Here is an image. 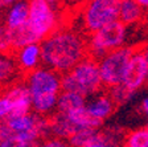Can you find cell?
Wrapping results in <instances>:
<instances>
[{"label":"cell","instance_id":"cell-1","mask_svg":"<svg viewBox=\"0 0 148 147\" xmlns=\"http://www.w3.org/2000/svg\"><path fill=\"white\" fill-rule=\"evenodd\" d=\"M87 56V39L69 28H61L41 41V60L64 74Z\"/></svg>","mask_w":148,"mask_h":147},{"label":"cell","instance_id":"cell-2","mask_svg":"<svg viewBox=\"0 0 148 147\" xmlns=\"http://www.w3.org/2000/svg\"><path fill=\"white\" fill-rule=\"evenodd\" d=\"M62 90L77 92L85 97L101 92L103 88L99 61L91 56L82 58L73 69L61 76Z\"/></svg>","mask_w":148,"mask_h":147},{"label":"cell","instance_id":"cell-3","mask_svg":"<svg viewBox=\"0 0 148 147\" xmlns=\"http://www.w3.org/2000/svg\"><path fill=\"white\" fill-rule=\"evenodd\" d=\"M127 40V25L116 19L105 27L89 33L87 37V56L102 58L106 53L123 46Z\"/></svg>","mask_w":148,"mask_h":147},{"label":"cell","instance_id":"cell-4","mask_svg":"<svg viewBox=\"0 0 148 147\" xmlns=\"http://www.w3.org/2000/svg\"><path fill=\"white\" fill-rule=\"evenodd\" d=\"M134 50H135V46L123 45L106 53L103 57L98 60L102 82L106 89L123 82L124 74L130 64V60L134 55Z\"/></svg>","mask_w":148,"mask_h":147},{"label":"cell","instance_id":"cell-5","mask_svg":"<svg viewBox=\"0 0 148 147\" xmlns=\"http://www.w3.org/2000/svg\"><path fill=\"white\" fill-rule=\"evenodd\" d=\"M28 24L38 40L42 41L60 28L58 8L52 6L48 0H29Z\"/></svg>","mask_w":148,"mask_h":147},{"label":"cell","instance_id":"cell-6","mask_svg":"<svg viewBox=\"0 0 148 147\" xmlns=\"http://www.w3.org/2000/svg\"><path fill=\"white\" fill-rule=\"evenodd\" d=\"M120 0H89L82 12L83 28L87 33L95 32L106 24L119 19Z\"/></svg>","mask_w":148,"mask_h":147},{"label":"cell","instance_id":"cell-7","mask_svg":"<svg viewBox=\"0 0 148 147\" xmlns=\"http://www.w3.org/2000/svg\"><path fill=\"white\" fill-rule=\"evenodd\" d=\"M24 76V80L29 88L32 97L45 94H60L62 90V74L49 66H37L36 69L28 72Z\"/></svg>","mask_w":148,"mask_h":147},{"label":"cell","instance_id":"cell-8","mask_svg":"<svg viewBox=\"0 0 148 147\" xmlns=\"http://www.w3.org/2000/svg\"><path fill=\"white\" fill-rule=\"evenodd\" d=\"M147 72L148 68L143 49L142 46H138V48H135L132 57L130 60V64L127 66L122 84H124L130 90L136 93L147 84Z\"/></svg>","mask_w":148,"mask_h":147},{"label":"cell","instance_id":"cell-9","mask_svg":"<svg viewBox=\"0 0 148 147\" xmlns=\"http://www.w3.org/2000/svg\"><path fill=\"white\" fill-rule=\"evenodd\" d=\"M116 104L111 98L108 92H98L90 95V99L86 101V109L94 118L105 122L116 110Z\"/></svg>","mask_w":148,"mask_h":147},{"label":"cell","instance_id":"cell-10","mask_svg":"<svg viewBox=\"0 0 148 147\" xmlns=\"http://www.w3.org/2000/svg\"><path fill=\"white\" fill-rule=\"evenodd\" d=\"M4 92L11 98L13 105L11 114H25L32 111V95L25 80L11 84Z\"/></svg>","mask_w":148,"mask_h":147},{"label":"cell","instance_id":"cell-11","mask_svg":"<svg viewBox=\"0 0 148 147\" xmlns=\"http://www.w3.org/2000/svg\"><path fill=\"white\" fill-rule=\"evenodd\" d=\"M15 60L18 65V69L23 74H27L28 72L36 69L41 60V43H32L25 46H21L15 50L13 53Z\"/></svg>","mask_w":148,"mask_h":147},{"label":"cell","instance_id":"cell-12","mask_svg":"<svg viewBox=\"0 0 148 147\" xmlns=\"http://www.w3.org/2000/svg\"><path fill=\"white\" fill-rule=\"evenodd\" d=\"M28 19H29V0H18L5 9L3 24H5L9 29H16L28 23Z\"/></svg>","mask_w":148,"mask_h":147},{"label":"cell","instance_id":"cell-13","mask_svg":"<svg viewBox=\"0 0 148 147\" xmlns=\"http://www.w3.org/2000/svg\"><path fill=\"white\" fill-rule=\"evenodd\" d=\"M145 11L136 3V0H120L119 4V20L127 27L139 24L144 19Z\"/></svg>","mask_w":148,"mask_h":147},{"label":"cell","instance_id":"cell-14","mask_svg":"<svg viewBox=\"0 0 148 147\" xmlns=\"http://www.w3.org/2000/svg\"><path fill=\"white\" fill-rule=\"evenodd\" d=\"M86 106V97L77 92H69V90H61L58 94L57 101V109L56 111L68 114L70 111Z\"/></svg>","mask_w":148,"mask_h":147},{"label":"cell","instance_id":"cell-15","mask_svg":"<svg viewBox=\"0 0 148 147\" xmlns=\"http://www.w3.org/2000/svg\"><path fill=\"white\" fill-rule=\"evenodd\" d=\"M21 73L12 55H0V86L11 85L16 77Z\"/></svg>","mask_w":148,"mask_h":147},{"label":"cell","instance_id":"cell-16","mask_svg":"<svg viewBox=\"0 0 148 147\" xmlns=\"http://www.w3.org/2000/svg\"><path fill=\"white\" fill-rule=\"evenodd\" d=\"M58 94H45L32 97V111L41 115H50L57 109Z\"/></svg>","mask_w":148,"mask_h":147},{"label":"cell","instance_id":"cell-17","mask_svg":"<svg viewBox=\"0 0 148 147\" xmlns=\"http://www.w3.org/2000/svg\"><path fill=\"white\" fill-rule=\"evenodd\" d=\"M12 31V40H13V48L18 49L21 46H25L28 44L32 43H41L38 40V37L34 35V32L31 29L29 24L25 23L24 25L16 28V29H11Z\"/></svg>","mask_w":148,"mask_h":147},{"label":"cell","instance_id":"cell-18","mask_svg":"<svg viewBox=\"0 0 148 147\" xmlns=\"http://www.w3.org/2000/svg\"><path fill=\"white\" fill-rule=\"evenodd\" d=\"M107 92L111 95V98L114 99V102L116 104L118 107L126 105L135 95V92L130 90L124 84H118V85H114L111 88H107Z\"/></svg>","mask_w":148,"mask_h":147},{"label":"cell","instance_id":"cell-19","mask_svg":"<svg viewBox=\"0 0 148 147\" xmlns=\"http://www.w3.org/2000/svg\"><path fill=\"white\" fill-rule=\"evenodd\" d=\"M124 146L128 147H148V130L145 127L127 133Z\"/></svg>","mask_w":148,"mask_h":147},{"label":"cell","instance_id":"cell-20","mask_svg":"<svg viewBox=\"0 0 148 147\" xmlns=\"http://www.w3.org/2000/svg\"><path fill=\"white\" fill-rule=\"evenodd\" d=\"M13 53H15V48H13L12 31L5 24H1L0 25V55H13Z\"/></svg>","mask_w":148,"mask_h":147},{"label":"cell","instance_id":"cell-21","mask_svg":"<svg viewBox=\"0 0 148 147\" xmlns=\"http://www.w3.org/2000/svg\"><path fill=\"white\" fill-rule=\"evenodd\" d=\"M13 110V105L11 98L5 94V92L0 93V121H4Z\"/></svg>","mask_w":148,"mask_h":147},{"label":"cell","instance_id":"cell-22","mask_svg":"<svg viewBox=\"0 0 148 147\" xmlns=\"http://www.w3.org/2000/svg\"><path fill=\"white\" fill-rule=\"evenodd\" d=\"M64 141H65V139L58 138V137L53 135L52 138H45L41 144H42V146H49V147H64V146H68V142H64Z\"/></svg>","mask_w":148,"mask_h":147},{"label":"cell","instance_id":"cell-23","mask_svg":"<svg viewBox=\"0 0 148 147\" xmlns=\"http://www.w3.org/2000/svg\"><path fill=\"white\" fill-rule=\"evenodd\" d=\"M139 111L142 113L143 117L148 118V97L143 98L140 101V105H139Z\"/></svg>","mask_w":148,"mask_h":147},{"label":"cell","instance_id":"cell-24","mask_svg":"<svg viewBox=\"0 0 148 147\" xmlns=\"http://www.w3.org/2000/svg\"><path fill=\"white\" fill-rule=\"evenodd\" d=\"M16 1H18V0H0V11H5L12 4H15Z\"/></svg>","mask_w":148,"mask_h":147},{"label":"cell","instance_id":"cell-25","mask_svg":"<svg viewBox=\"0 0 148 147\" xmlns=\"http://www.w3.org/2000/svg\"><path fill=\"white\" fill-rule=\"evenodd\" d=\"M143 49V53H144V57H145V61H147V68H148V44L142 46ZM147 85H148V72H147Z\"/></svg>","mask_w":148,"mask_h":147},{"label":"cell","instance_id":"cell-26","mask_svg":"<svg viewBox=\"0 0 148 147\" xmlns=\"http://www.w3.org/2000/svg\"><path fill=\"white\" fill-rule=\"evenodd\" d=\"M52 6H54L56 8H60L61 6H64L65 4V0H48Z\"/></svg>","mask_w":148,"mask_h":147},{"label":"cell","instance_id":"cell-27","mask_svg":"<svg viewBox=\"0 0 148 147\" xmlns=\"http://www.w3.org/2000/svg\"><path fill=\"white\" fill-rule=\"evenodd\" d=\"M136 3L142 7L144 11H148V0H136Z\"/></svg>","mask_w":148,"mask_h":147},{"label":"cell","instance_id":"cell-28","mask_svg":"<svg viewBox=\"0 0 148 147\" xmlns=\"http://www.w3.org/2000/svg\"><path fill=\"white\" fill-rule=\"evenodd\" d=\"M3 24V16H1V11H0V25Z\"/></svg>","mask_w":148,"mask_h":147},{"label":"cell","instance_id":"cell-29","mask_svg":"<svg viewBox=\"0 0 148 147\" xmlns=\"http://www.w3.org/2000/svg\"><path fill=\"white\" fill-rule=\"evenodd\" d=\"M86 1H89V0H81V3H86Z\"/></svg>","mask_w":148,"mask_h":147},{"label":"cell","instance_id":"cell-30","mask_svg":"<svg viewBox=\"0 0 148 147\" xmlns=\"http://www.w3.org/2000/svg\"><path fill=\"white\" fill-rule=\"evenodd\" d=\"M145 129H147V130H148V123H147V125H145Z\"/></svg>","mask_w":148,"mask_h":147}]
</instances>
